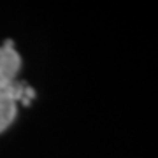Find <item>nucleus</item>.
Segmentation results:
<instances>
[{
  "label": "nucleus",
  "mask_w": 158,
  "mask_h": 158,
  "mask_svg": "<svg viewBox=\"0 0 158 158\" xmlns=\"http://www.w3.org/2000/svg\"><path fill=\"white\" fill-rule=\"evenodd\" d=\"M21 70V56L12 44L0 46V91L9 90L16 85Z\"/></svg>",
  "instance_id": "1"
},
{
  "label": "nucleus",
  "mask_w": 158,
  "mask_h": 158,
  "mask_svg": "<svg viewBox=\"0 0 158 158\" xmlns=\"http://www.w3.org/2000/svg\"><path fill=\"white\" fill-rule=\"evenodd\" d=\"M23 97L21 86L14 85L9 90L0 91V134L11 128V125L16 121L18 116V102Z\"/></svg>",
  "instance_id": "2"
}]
</instances>
